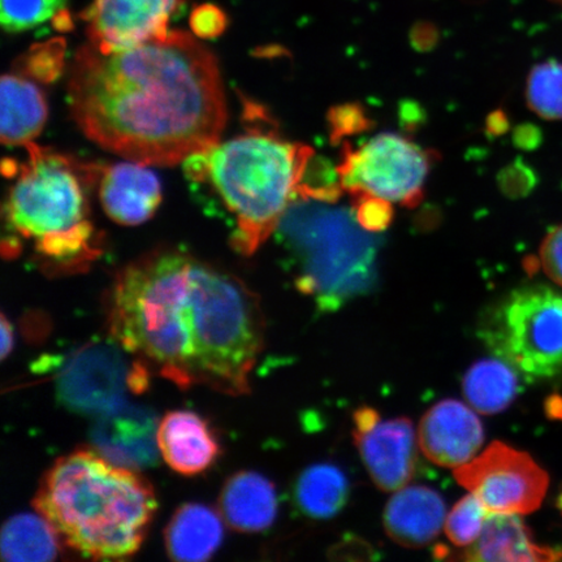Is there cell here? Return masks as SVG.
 Segmentation results:
<instances>
[{
	"label": "cell",
	"mask_w": 562,
	"mask_h": 562,
	"mask_svg": "<svg viewBox=\"0 0 562 562\" xmlns=\"http://www.w3.org/2000/svg\"><path fill=\"white\" fill-rule=\"evenodd\" d=\"M110 334L168 381L240 396L263 348L261 302L240 279L180 250H157L117 273Z\"/></svg>",
	"instance_id": "6da1fadb"
},
{
	"label": "cell",
	"mask_w": 562,
	"mask_h": 562,
	"mask_svg": "<svg viewBox=\"0 0 562 562\" xmlns=\"http://www.w3.org/2000/svg\"><path fill=\"white\" fill-rule=\"evenodd\" d=\"M68 103L83 135L146 166L184 164L220 143L227 124L215 55L179 31L124 52L82 47L70 68Z\"/></svg>",
	"instance_id": "7a4b0ae2"
},
{
	"label": "cell",
	"mask_w": 562,
	"mask_h": 562,
	"mask_svg": "<svg viewBox=\"0 0 562 562\" xmlns=\"http://www.w3.org/2000/svg\"><path fill=\"white\" fill-rule=\"evenodd\" d=\"M314 150L251 128L186 159L187 180L229 228L232 249L251 256L276 234L305 180Z\"/></svg>",
	"instance_id": "3957f363"
},
{
	"label": "cell",
	"mask_w": 562,
	"mask_h": 562,
	"mask_svg": "<svg viewBox=\"0 0 562 562\" xmlns=\"http://www.w3.org/2000/svg\"><path fill=\"white\" fill-rule=\"evenodd\" d=\"M33 505L70 550L93 560H124L143 544L157 497L135 470L80 449L60 457L42 477Z\"/></svg>",
	"instance_id": "277c9868"
},
{
	"label": "cell",
	"mask_w": 562,
	"mask_h": 562,
	"mask_svg": "<svg viewBox=\"0 0 562 562\" xmlns=\"http://www.w3.org/2000/svg\"><path fill=\"white\" fill-rule=\"evenodd\" d=\"M25 147V161L3 164L12 180L3 206V255L15 258L31 243L48 269L81 270L100 255L88 194L103 167L81 165L34 143Z\"/></svg>",
	"instance_id": "5b68a950"
},
{
	"label": "cell",
	"mask_w": 562,
	"mask_h": 562,
	"mask_svg": "<svg viewBox=\"0 0 562 562\" xmlns=\"http://www.w3.org/2000/svg\"><path fill=\"white\" fill-rule=\"evenodd\" d=\"M273 235L291 259L299 291L323 312L339 311L375 284L379 240L353 207L297 194Z\"/></svg>",
	"instance_id": "8992f818"
},
{
	"label": "cell",
	"mask_w": 562,
	"mask_h": 562,
	"mask_svg": "<svg viewBox=\"0 0 562 562\" xmlns=\"http://www.w3.org/2000/svg\"><path fill=\"white\" fill-rule=\"evenodd\" d=\"M481 335L527 381L562 375V294L547 285L519 288L488 313Z\"/></svg>",
	"instance_id": "52a82bcc"
},
{
	"label": "cell",
	"mask_w": 562,
	"mask_h": 562,
	"mask_svg": "<svg viewBox=\"0 0 562 562\" xmlns=\"http://www.w3.org/2000/svg\"><path fill=\"white\" fill-rule=\"evenodd\" d=\"M435 154L395 133H382L358 149L347 145L337 173L351 196L368 194L417 206Z\"/></svg>",
	"instance_id": "ba28073f"
},
{
	"label": "cell",
	"mask_w": 562,
	"mask_h": 562,
	"mask_svg": "<svg viewBox=\"0 0 562 562\" xmlns=\"http://www.w3.org/2000/svg\"><path fill=\"white\" fill-rule=\"evenodd\" d=\"M115 342H90L70 355L56 376V396L66 409L101 416L125 404L126 393L145 390L147 368L131 362Z\"/></svg>",
	"instance_id": "9c48e42d"
},
{
	"label": "cell",
	"mask_w": 562,
	"mask_h": 562,
	"mask_svg": "<svg viewBox=\"0 0 562 562\" xmlns=\"http://www.w3.org/2000/svg\"><path fill=\"white\" fill-rule=\"evenodd\" d=\"M454 476L490 515H529L542 505L550 486V477L531 456L502 441L457 468Z\"/></svg>",
	"instance_id": "30bf717a"
},
{
	"label": "cell",
	"mask_w": 562,
	"mask_h": 562,
	"mask_svg": "<svg viewBox=\"0 0 562 562\" xmlns=\"http://www.w3.org/2000/svg\"><path fill=\"white\" fill-rule=\"evenodd\" d=\"M182 3L184 0H93L83 12L90 45L111 54L165 37Z\"/></svg>",
	"instance_id": "8fae6325"
},
{
	"label": "cell",
	"mask_w": 562,
	"mask_h": 562,
	"mask_svg": "<svg viewBox=\"0 0 562 562\" xmlns=\"http://www.w3.org/2000/svg\"><path fill=\"white\" fill-rule=\"evenodd\" d=\"M355 441L372 482L379 490L396 492L416 473L417 446L407 418L383 420L371 407L355 414Z\"/></svg>",
	"instance_id": "7c38bea8"
},
{
	"label": "cell",
	"mask_w": 562,
	"mask_h": 562,
	"mask_svg": "<svg viewBox=\"0 0 562 562\" xmlns=\"http://www.w3.org/2000/svg\"><path fill=\"white\" fill-rule=\"evenodd\" d=\"M158 427L156 413L149 407L125 403L95 417L90 441L103 459L137 472L157 465Z\"/></svg>",
	"instance_id": "4fadbf2b"
},
{
	"label": "cell",
	"mask_w": 562,
	"mask_h": 562,
	"mask_svg": "<svg viewBox=\"0 0 562 562\" xmlns=\"http://www.w3.org/2000/svg\"><path fill=\"white\" fill-rule=\"evenodd\" d=\"M484 441L482 422L472 407L457 400L434 405L422 418L418 442L428 460L457 469L475 459Z\"/></svg>",
	"instance_id": "5bb4252c"
},
{
	"label": "cell",
	"mask_w": 562,
	"mask_h": 562,
	"mask_svg": "<svg viewBox=\"0 0 562 562\" xmlns=\"http://www.w3.org/2000/svg\"><path fill=\"white\" fill-rule=\"evenodd\" d=\"M145 166L128 160L102 168L98 186L103 210L122 226H139L149 221L160 205V180Z\"/></svg>",
	"instance_id": "9a60e30c"
},
{
	"label": "cell",
	"mask_w": 562,
	"mask_h": 562,
	"mask_svg": "<svg viewBox=\"0 0 562 562\" xmlns=\"http://www.w3.org/2000/svg\"><path fill=\"white\" fill-rule=\"evenodd\" d=\"M158 445L167 465L182 475L205 472L221 452L207 420L189 411L166 414L159 422Z\"/></svg>",
	"instance_id": "2e32d148"
},
{
	"label": "cell",
	"mask_w": 562,
	"mask_h": 562,
	"mask_svg": "<svg viewBox=\"0 0 562 562\" xmlns=\"http://www.w3.org/2000/svg\"><path fill=\"white\" fill-rule=\"evenodd\" d=\"M446 504L437 491L428 487H404L396 491L384 512V527L393 542L424 547L446 525Z\"/></svg>",
	"instance_id": "e0dca14e"
},
{
	"label": "cell",
	"mask_w": 562,
	"mask_h": 562,
	"mask_svg": "<svg viewBox=\"0 0 562 562\" xmlns=\"http://www.w3.org/2000/svg\"><path fill=\"white\" fill-rule=\"evenodd\" d=\"M220 504L222 517L237 531H265L277 518L276 487L266 476L256 472L232 475L224 484Z\"/></svg>",
	"instance_id": "ac0fdd59"
},
{
	"label": "cell",
	"mask_w": 562,
	"mask_h": 562,
	"mask_svg": "<svg viewBox=\"0 0 562 562\" xmlns=\"http://www.w3.org/2000/svg\"><path fill=\"white\" fill-rule=\"evenodd\" d=\"M0 136L5 146H26L41 135L48 110L44 94L21 74H5L0 83Z\"/></svg>",
	"instance_id": "d6986e66"
},
{
	"label": "cell",
	"mask_w": 562,
	"mask_h": 562,
	"mask_svg": "<svg viewBox=\"0 0 562 562\" xmlns=\"http://www.w3.org/2000/svg\"><path fill=\"white\" fill-rule=\"evenodd\" d=\"M470 561H554L562 553L537 544L518 515H490L476 542L465 551Z\"/></svg>",
	"instance_id": "ffe728a7"
},
{
	"label": "cell",
	"mask_w": 562,
	"mask_h": 562,
	"mask_svg": "<svg viewBox=\"0 0 562 562\" xmlns=\"http://www.w3.org/2000/svg\"><path fill=\"white\" fill-rule=\"evenodd\" d=\"M224 537L222 517L206 505L189 503L176 510L165 539L170 558L180 562H202L213 558Z\"/></svg>",
	"instance_id": "44dd1931"
},
{
	"label": "cell",
	"mask_w": 562,
	"mask_h": 562,
	"mask_svg": "<svg viewBox=\"0 0 562 562\" xmlns=\"http://www.w3.org/2000/svg\"><path fill=\"white\" fill-rule=\"evenodd\" d=\"M61 539L44 516L20 513L4 522L0 551L7 562H46L58 558Z\"/></svg>",
	"instance_id": "7402d4cb"
},
{
	"label": "cell",
	"mask_w": 562,
	"mask_h": 562,
	"mask_svg": "<svg viewBox=\"0 0 562 562\" xmlns=\"http://www.w3.org/2000/svg\"><path fill=\"white\" fill-rule=\"evenodd\" d=\"M519 372L507 361L483 360L473 364L463 378L467 402L481 414L501 413L515 402L519 392Z\"/></svg>",
	"instance_id": "603a6c76"
},
{
	"label": "cell",
	"mask_w": 562,
	"mask_h": 562,
	"mask_svg": "<svg viewBox=\"0 0 562 562\" xmlns=\"http://www.w3.org/2000/svg\"><path fill=\"white\" fill-rule=\"evenodd\" d=\"M349 483L339 468L319 463L305 470L294 487V498L304 515L314 519H328L347 504Z\"/></svg>",
	"instance_id": "cb8c5ba5"
},
{
	"label": "cell",
	"mask_w": 562,
	"mask_h": 562,
	"mask_svg": "<svg viewBox=\"0 0 562 562\" xmlns=\"http://www.w3.org/2000/svg\"><path fill=\"white\" fill-rule=\"evenodd\" d=\"M527 104L546 121L562 119V63L550 60L531 69L526 86Z\"/></svg>",
	"instance_id": "d4e9b609"
},
{
	"label": "cell",
	"mask_w": 562,
	"mask_h": 562,
	"mask_svg": "<svg viewBox=\"0 0 562 562\" xmlns=\"http://www.w3.org/2000/svg\"><path fill=\"white\" fill-rule=\"evenodd\" d=\"M65 4L66 0H0V21L5 32L30 31L55 18Z\"/></svg>",
	"instance_id": "484cf974"
},
{
	"label": "cell",
	"mask_w": 562,
	"mask_h": 562,
	"mask_svg": "<svg viewBox=\"0 0 562 562\" xmlns=\"http://www.w3.org/2000/svg\"><path fill=\"white\" fill-rule=\"evenodd\" d=\"M490 513L470 494L462 497L446 519L447 537L457 547L474 544L486 526Z\"/></svg>",
	"instance_id": "4316f807"
},
{
	"label": "cell",
	"mask_w": 562,
	"mask_h": 562,
	"mask_svg": "<svg viewBox=\"0 0 562 562\" xmlns=\"http://www.w3.org/2000/svg\"><path fill=\"white\" fill-rule=\"evenodd\" d=\"M353 211L358 223L369 232L383 231L390 226L393 210L390 201L374 195L353 196Z\"/></svg>",
	"instance_id": "83f0119b"
},
{
	"label": "cell",
	"mask_w": 562,
	"mask_h": 562,
	"mask_svg": "<svg viewBox=\"0 0 562 562\" xmlns=\"http://www.w3.org/2000/svg\"><path fill=\"white\" fill-rule=\"evenodd\" d=\"M63 46H65V41L56 40L34 47L27 54L25 63L31 75L33 74L40 77V79H44V76H47L48 79H54L55 75L59 74L63 56H65Z\"/></svg>",
	"instance_id": "f1b7e54d"
},
{
	"label": "cell",
	"mask_w": 562,
	"mask_h": 562,
	"mask_svg": "<svg viewBox=\"0 0 562 562\" xmlns=\"http://www.w3.org/2000/svg\"><path fill=\"white\" fill-rule=\"evenodd\" d=\"M538 262L546 276L562 286V224L548 232L540 246Z\"/></svg>",
	"instance_id": "f546056e"
},
{
	"label": "cell",
	"mask_w": 562,
	"mask_h": 562,
	"mask_svg": "<svg viewBox=\"0 0 562 562\" xmlns=\"http://www.w3.org/2000/svg\"><path fill=\"white\" fill-rule=\"evenodd\" d=\"M368 121L361 109L356 105H344V108L335 109L331 115L333 135L340 137L347 133H356L363 131Z\"/></svg>",
	"instance_id": "4dcf8cb0"
},
{
	"label": "cell",
	"mask_w": 562,
	"mask_h": 562,
	"mask_svg": "<svg viewBox=\"0 0 562 562\" xmlns=\"http://www.w3.org/2000/svg\"><path fill=\"white\" fill-rule=\"evenodd\" d=\"M192 25L195 34L201 35V37H213V35L220 34L223 31L224 25H226V19L223 18L220 10L205 5L196 10L193 15Z\"/></svg>",
	"instance_id": "1f68e13d"
},
{
	"label": "cell",
	"mask_w": 562,
	"mask_h": 562,
	"mask_svg": "<svg viewBox=\"0 0 562 562\" xmlns=\"http://www.w3.org/2000/svg\"><path fill=\"white\" fill-rule=\"evenodd\" d=\"M0 333H2V346H0V355L2 360L10 356L13 348V331L10 322L2 314V323H0Z\"/></svg>",
	"instance_id": "d6a6232c"
},
{
	"label": "cell",
	"mask_w": 562,
	"mask_h": 562,
	"mask_svg": "<svg viewBox=\"0 0 562 562\" xmlns=\"http://www.w3.org/2000/svg\"><path fill=\"white\" fill-rule=\"evenodd\" d=\"M553 2H558L562 5V0H553Z\"/></svg>",
	"instance_id": "836d02e7"
}]
</instances>
